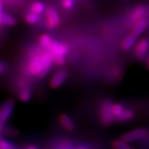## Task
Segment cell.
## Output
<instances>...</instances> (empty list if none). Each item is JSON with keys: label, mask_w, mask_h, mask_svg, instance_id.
<instances>
[{"label": "cell", "mask_w": 149, "mask_h": 149, "mask_svg": "<svg viewBox=\"0 0 149 149\" xmlns=\"http://www.w3.org/2000/svg\"><path fill=\"white\" fill-rule=\"evenodd\" d=\"M53 56L49 52L35 54L30 59L27 65L28 72L34 76H43L53 65Z\"/></svg>", "instance_id": "6da1fadb"}, {"label": "cell", "mask_w": 149, "mask_h": 149, "mask_svg": "<svg viewBox=\"0 0 149 149\" xmlns=\"http://www.w3.org/2000/svg\"><path fill=\"white\" fill-rule=\"evenodd\" d=\"M111 100H104L101 104L100 110V121L104 126H110L113 123L114 116L112 113Z\"/></svg>", "instance_id": "7a4b0ae2"}, {"label": "cell", "mask_w": 149, "mask_h": 149, "mask_svg": "<svg viewBox=\"0 0 149 149\" xmlns=\"http://www.w3.org/2000/svg\"><path fill=\"white\" fill-rule=\"evenodd\" d=\"M15 108V101L12 99L6 100L0 108V132L4 129L6 122L12 116Z\"/></svg>", "instance_id": "3957f363"}, {"label": "cell", "mask_w": 149, "mask_h": 149, "mask_svg": "<svg viewBox=\"0 0 149 149\" xmlns=\"http://www.w3.org/2000/svg\"><path fill=\"white\" fill-rule=\"evenodd\" d=\"M149 136V130L147 128H138L134 130L126 132L122 136V139L128 143L133 142L135 141L144 139Z\"/></svg>", "instance_id": "277c9868"}, {"label": "cell", "mask_w": 149, "mask_h": 149, "mask_svg": "<svg viewBox=\"0 0 149 149\" xmlns=\"http://www.w3.org/2000/svg\"><path fill=\"white\" fill-rule=\"evenodd\" d=\"M48 52L51 53L53 57L56 56H65L68 54L69 51V47L66 43H61L52 40L49 45L48 46L47 49Z\"/></svg>", "instance_id": "5b68a950"}, {"label": "cell", "mask_w": 149, "mask_h": 149, "mask_svg": "<svg viewBox=\"0 0 149 149\" xmlns=\"http://www.w3.org/2000/svg\"><path fill=\"white\" fill-rule=\"evenodd\" d=\"M60 17L56 10L53 7L47 8L46 11V25L49 30H53L59 25Z\"/></svg>", "instance_id": "8992f818"}, {"label": "cell", "mask_w": 149, "mask_h": 149, "mask_svg": "<svg viewBox=\"0 0 149 149\" xmlns=\"http://www.w3.org/2000/svg\"><path fill=\"white\" fill-rule=\"evenodd\" d=\"M149 48V42L146 38H141L135 43V55L139 61H142L147 56Z\"/></svg>", "instance_id": "52a82bcc"}, {"label": "cell", "mask_w": 149, "mask_h": 149, "mask_svg": "<svg viewBox=\"0 0 149 149\" xmlns=\"http://www.w3.org/2000/svg\"><path fill=\"white\" fill-rule=\"evenodd\" d=\"M67 77H68V72L65 69H60L57 71L49 81V85L52 88H58L65 83Z\"/></svg>", "instance_id": "ba28073f"}, {"label": "cell", "mask_w": 149, "mask_h": 149, "mask_svg": "<svg viewBox=\"0 0 149 149\" xmlns=\"http://www.w3.org/2000/svg\"><path fill=\"white\" fill-rule=\"evenodd\" d=\"M146 12V7L145 6L140 5L138 6L130 15V19L131 22H138L139 20L145 15Z\"/></svg>", "instance_id": "9c48e42d"}, {"label": "cell", "mask_w": 149, "mask_h": 149, "mask_svg": "<svg viewBox=\"0 0 149 149\" xmlns=\"http://www.w3.org/2000/svg\"><path fill=\"white\" fill-rule=\"evenodd\" d=\"M147 28V22L144 19H140L136 22L133 29L132 31V34H133L135 37H138L141 35Z\"/></svg>", "instance_id": "30bf717a"}, {"label": "cell", "mask_w": 149, "mask_h": 149, "mask_svg": "<svg viewBox=\"0 0 149 149\" xmlns=\"http://www.w3.org/2000/svg\"><path fill=\"white\" fill-rule=\"evenodd\" d=\"M59 123L61 126L67 131H72L74 129V124L72 120L67 114H62L59 116Z\"/></svg>", "instance_id": "8fae6325"}, {"label": "cell", "mask_w": 149, "mask_h": 149, "mask_svg": "<svg viewBox=\"0 0 149 149\" xmlns=\"http://www.w3.org/2000/svg\"><path fill=\"white\" fill-rule=\"evenodd\" d=\"M137 40V37H135L133 34H130V35L126 36L124 40L122 42L121 44V48L122 49H123L124 51H128L130 49H132L134 46L135 45Z\"/></svg>", "instance_id": "7c38bea8"}, {"label": "cell", "mask_w": 149, "mask_h": 149, "mask_svg": "<svg viewBox=\"0 0 149 149\" xmlns=\"http://www.w3.org/2000/svg\"><path fill=\"white\" fill-rule=\"evenodd\" d=\"M135 116L133 110H132L131 109H127L125 107L121 113L115 119V121L119 122H126L131 120L132 118Z\"/></svg>", "instance_id": "4fadbf2b"}, {"label": "cell", "mask_w": 149, "mask_h": 149, "mask_svg": "<svg viewBox=\"0 0 149 149\" xmlns=\"http://www.w3.org/2000/svg\"><path fill=\"white\" fill-rule=\"evenodd\" d=\"M18 98L21 101L24 103L28 102L31 98V92L28 87L26 86V84H23L22 87V90L20 91L18 94Z\"/></svg>", "instance_id": "5bb4252c"}, {"label": "cell", "mask_w": 149, "mask_h": 149, "mask_svg": "<svg viewBox=\"0 0 149 149\" xmlns=\"http://www.w3.org/2000/svg\"><path fill=\"white\" fill-rule=\"evenodd\" d=\"M0 24L5 26H14L16 24V19L11 15L2 13L0 16Z\"/></svg>", "instance_id": "9a60e30c"}, {"label": "cell", "mask_w": 149, "mask_h": 149, "mask_svg": "<svg viewBox=\"0 0 149 149\" xmlns=\"http://www.w3.org/2000/svg\"><path fill=\"white\" fill-rule=\"evenodd\" d=\"M45 5L43 4V2H39V1L34 2L30 7V12L38 15H41L45 11Z\"/></svg>", "instance_id": "2e32d148"}, {"label": "cell", "mask_w": 149, "mask_h": 149, "mask_svg": "<svg viewBox=\"0 0 149 149\" xmlns=\"http://www.w3.org/2000/svg\"><path fill=\"white\" fill-rule=\"evenodd\" d=\"M40 19V16L38 14H35L33 12H30L25 15V22L29 24H35L39 22Z\"/></svg>", "instance_id": "e0dca14e"}, {"label": "cell", "mask_w": 149, "mask_h": 149, "mask_svg": "<svg viewBox=\"0 0 149 149\" xmlns=\"http://www.w3.org/2000/svg\"><path fill=\"white\" fill-rule=\"evenodd\" d=\"M124 109H125V107H124V105H123L122 104H120V103L112 104L111 110L112 113H113V115L114 116V120H115V119L121 113Z\"/></svg>", "instance_id": "ac0fdd59"}, {"label": "cell", "mask_w": 149, "mask_h": 149, "mask_svg": "<svg viewBox=\"0 0 149 149\" xmlns=\"http://www.w3.org/2000/svg\"><path fill=\"white\" fill-rule=\"evenodd\" d=\"M52 37L51 36L49 35V34H47V33H44L43 35L40 36L39 39V43L40 45L44 49H47L48 46L49 45V43L50 42L52 41Z\"/></svg>", "instance_id": "d6986e66"}, {"label": "cell", "mask_w": 149, "mask_h": 149, "mask_svg": "<svg viewBox=\"0 0 149 149\" xmlns=\"http://www.w3.org/2000/svg\"><path fill=\"white\" fill-rule=\"evenodd\" d=\"M112 146L116 149H130V146L126 142V141H124L123 139H117L113 141L112 143Z\"/></svg>", "instance_id": "ffe728a7"}, {"label": "cell", "mask_w": 149, "mask_h": 149, "mask_svg": "<svg viewBox=\"0 0 149 149\" xmlns=\"http://www.w3.org/2000/svg\"><path fill=\"white\" fill-rule=\"evenodd\" d=\"M17 147L12 141L5 140L3 139L0 141V149H15Z\"/></svg>", "instance_id": "44dd1931"}, {"label": "cell", "mask_w": 149, "mask_h": 149, "mask_svg": "<svg viewBox=\"0 0 149 149\" xmlns=\"http://www.w3.org/2000/svg\"><path fill=\"white\" fill-rule=\"evenodd\" d=\"M74 0H63L62 6L65 9H71L74 6Z\"/></svg>", "instance_id": "7402d4cb"}, {"label": "cell", "mask_w": 149, "mask_h": 149, "mask_svg": "<svg viewBox=\"0 0 149 149\" xmlns=\"http://www.w3.org/2000/svg\"><path fill=\"white\" fill-rule=\"evenodd\" d=\"M56 148L60 149H68V148H72L73 146L71 143H69V141H63L59 145L57 146Z\"/></svg>", "instance_id": "603a6c76"}, {"label": "cell", "mask_w": 149, "mask_h": 149, "mask_svg": "<svg viewBox=\"0 0 149 149\" xmlns=\"http://www.w3.org/2000/svg\"><path fill=\"white\" fill-rule=\"evenodd\" d=\"M5 71H6V66L2 62H0V74L2 73H4Z\"/></svg>", "instance_id": "cb8c5ba5"}, {"label": "cell", "mask_w": 149, "mask_h": 149, "mask_svg": "<svg viewBox=\"0 0 149 149\" xmlns=\"http://www.w3.org/2000/svg\"><path fill=\"white\" fill-rule=\"evenodd\" d=\"M27 149H37V146H34V145H29V146H27L26 147Z\"/></svg>", "instance_id": "d4e9b609"}, {"label": "cell", "mask_w": 149, "mask_h": 149, "mask_svg": "<svg viewBox=\"0 0 149 149\" xmlns=\"http://www.w3.org/2000/svg\"><path fill=\"white\" fill-rule=\"evenodd\" d=\"M2 8H3V5H2V2L0 1V16L2 14Z\"/></svg>", "instance_id": "484cf974"}, {"label": "cell", "mask_w": 149, "mask_h": 149, "mask_svg": "<svg viewBox=\"0 0 149 149\" xmlns=\"http://www.w3.org/2000/svg\"><path fill=\"white\" fill-rule=\"evenodd\" d=\"M2 139V135H1V134H0V141Z\"/></svg>", "instance_id": "4316f807"}, {"label": "cell", "mask_w": 149, "mask_h": 149, "mask_svg": "<svg viewBox=\"0 0 149 149\" xmlns=\"http://www.w3.org/2000/svg\"><path fill=\"white\" fill-rule=\"evenodd\" d=\"M148 69H149V59H148Z\"/></svg>", "instance_id": "83f0119b"}, {"label": "cell", "mask_w": 149, "mask_h": 149, "mask_svg": "<svg viewBox=\"0 0 149 149\" xmlns=\"http://www.w3.org/2000/svg\"><path fill=\"white\" fill-rule=\"evenodd\" d=\"M0 1H2V0H0Z\"/></svg>", "instance_id": "f1b7e54d"}]
</instances>
